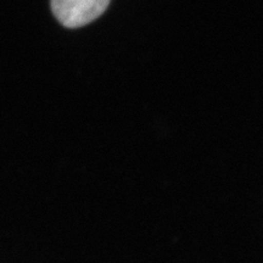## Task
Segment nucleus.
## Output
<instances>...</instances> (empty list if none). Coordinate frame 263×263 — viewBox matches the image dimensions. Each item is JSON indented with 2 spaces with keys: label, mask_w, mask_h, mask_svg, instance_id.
<instances>
[{
  "label": "nucleus",
  "mask_w": 263,
  "mask_h": 263,
  "mask_svg": "<svg viewBox=\"0 0 263 263\" xmlns=\"http://www.w3.org/2000/svg\"><path fill=\"white\" fill-rule=\"evenodd\" d=\"M110 0H51L52 14L62 26L78 28L97 20Z\"/></svg>",
  "instance_id": "obj_1"
}]
</instances>
